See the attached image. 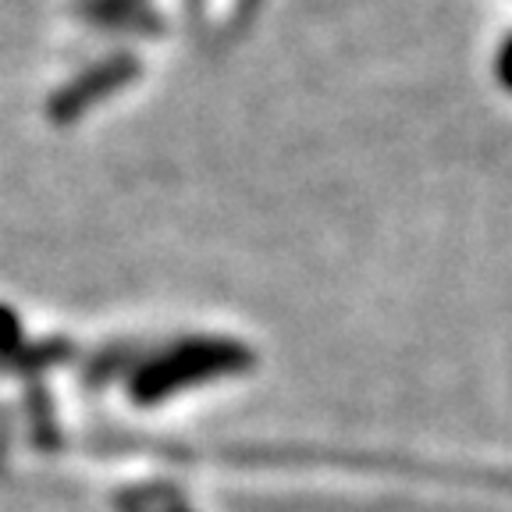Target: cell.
<instances>
[{
    "mask_svg": "<svg viewBox=\"0 0 512 512\" xmlns=\"http://www.w3.org/2000/svg\"><path fill=\"white\" fill-rule=\"evenodd\" d=\"M253 363V349L242 345L239 338H178V342L157 349L153 356H143L132 367L128 395H132L136 406H157V402L171 399V395L185 392V388H196V384L246 374Z\"/></svg>",
    "mask_w": 512,
    "mask_h": 512,
    "instance_id": "obj_1",
    "label": "cell"
},
{
    "mask_svg": "<svg viewBox=\"0 0 512 512\" xmlns=\"http://www.w3.org/2000/svg\"><path fill=\"white\" fill-rule=\"evenodd\" d=\"M139 72H143V64H139V57L132 50H114V54L100 57L96 64L82 68L79 75H72L57 93H50L47 121L57 128L75 125L86 111H93L96 104H104L107 96L132 86L139 79Z\"/></svg>",
    "mask_w": 512,
    "mask_h": 512,
    "instance_id": "obj_2",
    "label": "cell"
},
{
    "mask_svg": "<svg viewBox=\"0 0 512 512\" xmlns=\"http://www.w3.org/2000/svg\"><path fill=\"white\" fill-rule=\"evenodd\" d=\"M79 15L107 32H160V15L146 0H82Z\"/></svg>",
    "mask_w": 512,
    "mask_h": 512,
    "instance_id": "obj_3",
    "label": "cell"
},
{
    "mask_svg": "<svg viewBox=\"0 0 512 512\" xmlns=\"http://www.w3.org/2000/svg\"><path fill=\"white\" fill-rule=\"evenodd\" d=\"M75 356L72 338H43V342H25L8 360H0L4 374H43L50 367H61Z\"/></svg>",
    "mask_w": 512,
    "mask_h": 512,
    "instance_id": "obj_4",
    "label": "cell"
},
{
    "mask_svg": "<svg viewBox=\"0 0 512 512\" xmlns=\"http://www.w3.org/2000/svg\"><path fill=\"white\" fill-rule=\"evenodd\" d=\"M139 360H143V356H139L136 345H107V349H100L93 360L86 363V374L82 377H86L89 384H104V381H111L118 370L132 374V367H136Z\"/></svg>",
    "mask_w": 512,
    "mask_h": 512,
    "instance_id": "obj_5",
    "label": "cell"
},
{
    "mask_svg": "<svg viewBox=\"0 0 512 512\" xmlns=\"http://www.w3.org/2000/svg\"><path fill=\"white\" fill-rule=\"evenodd\" d=\"M25 409H29V427L36 434L40 445H54L57 441V413H54V402H50L47 388L40 381L29 384V392H25Z\"/></svg>",
    "mask_w": 512,
    "mask_h": 512,
    "instance_id": "obj_6",
    "label": "cell"
},
{
    "mask_svg": "<svg viewBox=\"0 0 512 512\" xmlns=\"http://www.w3.org/2000/svg\"><path fill=\"white\" fill-rule=\"evenodd\" d=\"M25 345V331L18 313L8 303H0V360H8L11 352H18Z\"/></svg>",
    "mask_w": 512,
    "mask_h": 512,
    "instance_id": "obj_7",
    "label": "cell"
},
{
    "mask_svg": "<svg viewBox=\"0 0 512 512\" xmlns=\"http://www.w3.org/2000/svg\"><path fill=\"white\" fill-rule=\"evenodd\" d=\"M495 75H498V82H502V86L512 93V32L502 40V47H498V57H495Z\"/></svg>",
    "mask_w": 512,
    "mask_h": 512,
    "instance_id": "obj_8",
    "label": "cell"
}]
</instances>
